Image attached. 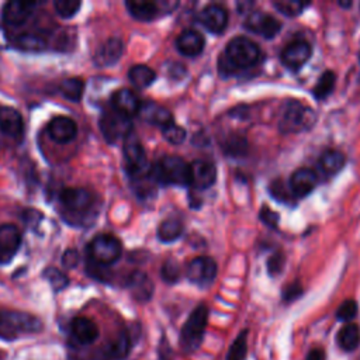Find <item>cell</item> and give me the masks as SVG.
Instances as JSON below:
<instances>
[{
	"label": "cell",
	"mask_w": 360,
	"mask_h": 360,
	"mask_svg": "<svg viewBox=\"0 0 360 360\" xmlns=\"http://www.w3.org/2000/svg\"><path fill=\"white\" fill-rule=\"evenodd\" d=\"M316 122L315 111L300 100H288L283 104L278 115V131L283 134H301Z\"/></svg>",
	"instance_id": "obj_2"
},
{
	"label": "cell",
	"mask_w": 360,
	"mask_h": 360,
	"mask_svg": "<svg viewBox=\"0 0 360 360\" xmlns=\"http://www.w3.org/2000/svg\"><path fill=\"white\" fill-rule=\"evenodd\" d=\"M32 1H8L3 7V20L8 25H22L34 13Z\"/></svg>",
	"instance_id": "obj_21"
},
{
	"label": "cell",
	"mask_w": 360,
	"mask_h": 360,
	"mask_svg": "<svg viewBox=\"0 0 360 360\" xmlns=\"http://www.w3.org/2000/svg\"><path fill=\"white\" fill-rule=\"evenodd\" d=\"M0 129L8 136H18L22 132V118L15 108L0 107Z\"/></svg>",
	"instance_id": "obj_27"
},
{
	"label": "cell",
	"mask_w": 360,
	"mask_h": 360,
	"mask_svg": "<svg viewBox=\"0 0 360 360\" xmlns=\"http://www.w3.org/2000/svg\"><path fill=\"white\" fill-rule=\"evenodd\" d=\"M139 117L152 125L165 128L166 125H169L170 122H173V115L170 114V111L167 108H165L163 105L153 103V101H148L143 103L139 108Z\"/></svg>",
	"instance_id": "obj_23"
},
{
	"label": "cell",
	"mask_w": 360,
	"mask_h": 360,
	"mask_svg": "<svg viewBox=\"0 0 360 360\" xmlns=\"http://www.w3.org/2000/svg\"><path fill=\"white\" fill-rule=\"evenodd\" d=\"M131 349V339L127 332H121L108 346L107 354L112 360H122L128 356Z\"/></svg>",
	"instance_id": "obj_33"
},
{
	"label": "cell",
	"mask_w": 360,
	"mask_h": 360,
	"mask_svg": "<svg viewBox=\"0 0 360 360\" xmlns=\"http://www.w3.org/2000/svg\"><path fill=\"white\" fill-rule=\"evenodd\" d=\"M124 51V44L120 38H108L105 42H103L94 55V62L98 66H111L121 58Z\"/></svg>",
	"instance_id": "obj_22"
},
{
	"label": "cell",
	"mask_w": 360,
	"mask_h": 360,
	"mask_svg": "<svg viewBox=\"0 0 360 360\" xmlns=\"http://www.w3.org/2000/svg\"><path fill=\"white\" fill-rule=\"evenodd\" d=\"M41 321L27 312L0 311V338L6 340L15 339L20 333H32L41 330Z\"/></svg>",
	"instance_id": "obj_5"
},
{
	"label": "cell",
	"mask_w": 360,
	"mask_h": 360,
	"mask_svg": "<svg viewBox=\"0 0 360 360\" xmlns=\"http://www.w3.org/2000/svg\"><path fill=\"white\" fill-rule=\"evenodd\" d=\"M338 345L345 352H353L360 343V328L357 323L347 322L343 325L336 336Z\"/></svg>",
	"instance_id": "obj_28"
},
{
	"label": "cell",
	"mask_w": 360,
	"mask_h": 360,
	"mask_svg": "<svg viewBox=\"0 0 360 360\" xmlns=\"http://www.w3.org/2000/svg\"><path fill=\"white\" fill-rule=\"evenodd\" d=\"M184 232V225L179 218L169 217L163 219L158 226V238L165 243L177 240Z\"/></svg>",
	"instance_id": "obj_29"
},
{
	"label": "cell",
	"mask_w": 360,
	"mask_h": 360,
	"mask_svg": "<svg viewBox=\"0 0 360 360\" xmlns=\"http://www.w3.org/2000/svg\"><path fill=\"white\" fill-rule=\"evenodd\" d=\"M356 315H357V302L354 300L343 301L336 311V318L342 322H350Z\"/></svg>",
	"instance_id": "obj_41"
},
{
	"label": "cell",
	"mask_w": 360,
	"mask_h": 360,
	"mask_svg": "<svg viewBox=\"0 0 360 360\" xmlns=\"http://www.w3.org/2000/svg\"><path fill=\"white\" fill-rule=\"evenodd\" d=\"M319 176L312 169H297L288 180V190L294 198H304L309 195L318 186Z\"/></svg>",
	"instance_id": "obj_12"
},
{
	"label": "cell",
	"mask_w": 360,
	"mask_h": 360,
	"mask_svg": "<svg viewBox=\"0 0 360 360\" xmlns=\"http://www.w3.org/2000/svg\"><path fill=\"white\" fill-rule=\"evenodd\" d=\"M122 152L125 158V167L132 179H139L149 174L150 165L148 163L145 149L134 131L124 138Z\"/></svg>",
	"instance_id": "obj_6"
},
{
	"label": "cell",
	"mask_w": 360,
	"mask_h": 360,
	"mask_svg": "<svg viewBox=\"0 0 360 360\" xmlns=\"http://www.w3.org/2000/svg\"><path fill=\"white\" fill-rule=\"evenodd\" d=\"M311 55H312V46L308 41L294 39L283 48L280 53V60L285 68L291 70H298L309 60Z\"/></svg>",
	"instance_id": "obj_11"
},
{
	"label": "cell",
	"mask_w": 360,
	"mask_h": 360,
	"mask_svg": "<svg viewBox=\"0 0 360 360\" xmlns=\"http://www.w3.org/2000/svg\"><path fill=\"white\" fill-rule=\"evenodd\" d=\"M77 262H79V256H77L76 250L70 249V250H66V252H65L63 259H62L63 266H66V267H75V266L77 264Z\"/></svg>",
	"instance_id": "obj_47"
},
{
	"label": "cell",
	"mask_w": 360,
	"mask_h": 360,
	"mask_svg": "<svg viewBox=\"0 0 360 360\" xmlns=\"http://www.w3.org/2000/svg\"><path fill=\"white\" fill-rule=\"evenodd\" d=\"M218 266L208 256H197L187 262L186 277L190 283L198 287H208L217 277Z\"/></svg>",
	"instance_id": "obj_9"
},
{
	"label": "cell",
	"mask_w": 360,
	"mask_h": 360,
	"mask_svg": "<svg viewBox=\"0 0 360 360\" xmlns=\"http://www.w3.org/2000/svg\"><path fill=\"white\" fill-rule=\"evenodd\" d=\"M100 131L108 143H115L118 139H124L129 132H132L131 118L112 108L107 110L100 117Z\"/></svg>",
	"instance_id": "obj_8"
},
{
	"label": "cell",
	"mask_w": 360,
	"mask_h": 360,
	"mask_svg": "<svg viewBox=\"0 0 360 360\" xmlns=\"http://www.w3.org/2000/svg\"><path fill=\"white\" fill-rule=\"evenodd\" d=\"M248 354V330H242L231 343L226 360H245Z\"/></svg>",
	"instance_id": "obj_34"
},
{
	"label": "cell",
	"mask_w": 360,
	"mask_h": 360,
	"mask_svg": "<svg viewBox=\"0 0 360 360\" xmlns=\"http://www.w3.org/2000/svg\"><path fill=\"white\" fill-rule=\"evenodd\" d=\"M339 6H342V7H350L352 6V3L349 1V3H343V1H339Z\"/></svg>",
	"instance_id": "obj_50"
},
{
	"label": "cell",
	"mask_w": 360,
	"mask_h": 360,
	"mask_svg": "<svg viewBox=\"0 0 360 360\" xmlns=\"http://www.w3.org/2000/svg\"><path fill=\"white\" fill-rule=\"evenodd\" d=\"M336 84V75L332 70H325L318 82L315 83V86L312 87V96L316 100H325L328 96H330L333 93Z\"/></svg>",
	"instance_id": "obj_31"
},
{
	"label": "cell",
	"mask_w": 360,
	"mask_h": 360,
	"mask_svg": "<svg viewBox=\"0 0 360 360\" xmlns=\"http://www.w3.org/2000/svg\"><path fill=\"white\" fill-rule=\"evenodd\" d=\"M17 44L20 45V48L25 49V51H39L45 46V42L41 37L38 35H21L17 41Z\"/></svg>",
	"instance_id": "obj_44"
},
{
	"label": "cell",
	"mask_w": 360,
	"mask_h": 360,
	"mask_svg": "<svg viewBox=\"0 0 360 360\" xmlns=\"http://www.w3.org/2000/svg\"><path fill=\"white\" fill-rule=\"evenodd\" d=\"M46 131L52 141L58 143H68L76 138L77 127L72 118L65 115H58L49 121Z\"/></svg>",
	"instance_id": "obj_19"
},
{
	"label": "cell",
	"mask_w": 360,
	"mask_h": 360,
	"mask_svg": "<svg viewBox=\"0 0 360 360\" xmlns=\"http://www.w3.org/2000/svg\"><path fill=\"white\" fill-rule=\"evenodd\" d=\"M21 243L20 229L13 224L0 225V263L8 262Z\"/></svg>",
	"instance_id": "obj_18"
},
{
	"label": "cell",
	"mask_w": 360,
	"mask_h": 360,
	"mask_svg": "<svg viewBox=\"0 0 360 360\" xmlns=\"http://www.w3.org/2000/svg\"><path fill=\"white\" fill-rule=\"evenodd\" d=\"M263 59L264 53L256 42L248 37H235L218 58V72L222 77L235 76L260 65Z\"/></svg>",
	"instance_id": "obj_1"
},
{
	"label": "cell",
	"mask_w": 360,
	"mask_h": 360,
	"mask_svg": "<svg viewBox=\"0 0 360 360\" xmlns=\"http://www.w3.org/2000/svg\"><path fill=\"white\" fill-rule=\"evenodd\" d=\"M128 77L135 87L143 89L155 82L156 72L146 65H134L128 72Z\"/></svg>",
	"instance_id": "obj_30"
},
{
	"label": "cell",
	"mask_w": 360,
	"mask_h": 360,
	"mask_svg": "<svg viewBox=\"0 0 360 360\" xmlns=\"http://www.w3.org/2000/svg\"><path fill=\"white\" fill-rule=\"evenodd\" d=\"M269 191H270V194H271L273 198H276V200H278V201H281V202H287V201L294 200V197L291 195L288 187H287L284 183H281L280 180H274V181L269 186Z\"/></svg>",
	"instance_id": "obj_43"
},
{
	"label": "cell",
	"mask_w": 360,
	"mask_h": 360,
	"mask_svg": "<svg viewBox=\"0 0 360 360\" xmlns=\"http://www.w3.org/2000/svg\"><path fill=\"white\" fill-rule=\"evenodd\" d=\"M301 294H302V287L298 281H295V283H291V284L284 287L283 300L287 301V302H291V301L297 300L298 297H301Z\"/></svg>",
	"instance_id": "obj_46"
},
{
	"label": "cell",
	"mask_w": 360,
	"mask_h": 360,
	"mask_svg": "<svg viewBox=\"0 0 360 360\" xmlns=\"http://www.w3.org/2000/svg\"><path fill=\"white\" fill-rule=\"evenodd\" d=\"M80 6H82V1H79V0H56L53 3L56 13L62 18L73 17L77 13V10L80 8Z\"/></svg>",
	"instance_id": "obj_39"
},
{
	"label": "cell",
	"mask_w": 360,
	"mask_h": 360,
	"mask_svg": "<svg viewBox=\"0 0 360 360\" xmlns=\"http://www.w3.org/2000/svg\"><path fill=\"white\" fill-rule=\"evenodd\" d=\"M322 359H323V353H322V350H319V349L311 350V352L308 353V356H307V360H322Z\"/></svg>",
	"instance_id": "obj_49"
},
{
	"label": "cell",
	"mask_w": 360,
	"mask_h": 360,
	"mask_svg": "<svg viewBox=\"0 0 360 360\" xmlns=\"http://www.w3.org/2000/svg\"><path fill=\"white\" fill-rule=\"evenodd\" d=\"M208 322V308L204 304L197 305L187 321L184 322L180 332V349L186 354L194 353L204 339L205 328Z\"/></svg>",
	"instance_id": "obj_4"
},
{
	"label": "cell",
	"mask_w": 360,
	"mask_h": 360,
	"mask_svg": "<svg viewBox=\"0 0 360 360\" xmlns=\"http://www.w3.org/2000/svg\"><path fill=\"white\" fill-rule=\"evenodd\" d=\"M59 201L72 212H83L91 207L93 195L86 188L68 187L60 191Z\"/></svg>",
	"instance_id": "obj_16"
},
{
	"label": "cell",
	"mask_w": 360,
	"mask_h": 360,
	"mask_svg": "<svg viewBox=\"0 0 360 360\" xmlns=\"http://www.w3.org/2000/svg\"><path fill=\"white\" fill-rule=\"evenodd\" d=\"M346 158L338 149H326L318 158V169L326 177L338 174L345 166Z\"/></svg>",
	"instance_id": "obj_25"
},
{
	"label": "cell",
	"mask_w": 360,
	"mask_h": 360,
	"mask_svg": "<svg viewBox=\"0 0 360 360\" xmlns=\"http://www.w3.org/2000/svg\"><path fill=\"white\" fill-rule=\"evenodd\" d=\"M160 276L162 278L169 283V284H173V283H177L180 276H181V270H180V266L176 260L173 259H167L163 264H162V269H160Z\"/></svg>",
	"instance_id": "obj_38"
},
{
	"label": "cell",
	"mask_w": 360,
	"mask_h": 360,
	"mask_svg": "<svg viewBox=\"0 0 360 360\" xmlns=\"http://www.w3.org/2000/svg\"><path fill=\"white\" fill-rule=\"evenodd\" d=\"M176 49L184 56H198L205 46V39L201 32L193 28H187L176 38Z\"/></svg>",
	"instance_id": "obj_17"
},
{
	"label": "cell",
	"mask_w": 360,
	"mask_h": 360,
	"mask_svg": "<svg viewBox=\"0 0 360 360\" xmlns=\"http://www.w3.org/2000/svg\"><path fill=\"white\" fill-rule=\"evenodd\" d=\"M129 14L138 21H152L163 11V7L174 8L177 3H155L146 0H131L125 1Z\"/></svg>",
	"instance_id": "obj_15"
},
{
	"label": "cell",
	"mask_w": 360,
	"mask_h": 360,
	"mask_svg": "<svg viewBox=\"0 0 360 360\" xmlns=\"http://www.w3.org/2000/svg\"><path fill=\"white\" fill-rule=\"evenodd\" d=\"M70 332L75 340L80 345H90L98 338L97 325L86 316L75 318L70 323Z\"/></svg>",
	"instance_id": "obj_24"
},
{
	"label": "cell",
	"mask_w": 360,
	"mask_h": 360,
	"mask_svg": "<svg viewBox=\"0 0 360 360\" xmlns=\"http://www.w3.org/2000/svg\"><path fill=\"white\" fill-rule=\"evenodd\" d=\"M245 28L253 34L267 39L276 37L281 30V22L271 14L264 11H250L243 22Z\"/></svg>",
	"instance_id": "obj_10"
},
{
	"label": "cell",
	"mask_w": 360,
	"mask_h": 360,
	"mask_svg": "<svg viewBox=\"0 0 360 360\" xmlns=\"http://www.w3.org/2000/svg\"><path fill=\"white\" fill-rule=\"evenodd\" d=\"M198 21L207 31L218 35L222 34L228 25V11L224 6L211 3L198 13Z\"/></svg>",
	"instance_id": "obj_13"
},
{
	"label": "cell",
	"mask_w": 360,
	"mask_h": 360,
	"mask_svg": "<svg viewBox=\"0 0 360 360\" xmlns=\"http://www.w3.org/2000/svg\"><path fill=\"white\" fill-rule=\"evenodd\" d=\"M162 134H163V138L173 143V145H180L186 141V136H187V132L183 127L177 125L174 121L170 122L169 125H166L165 128H162Z\"/></svg>",
	"instance_id": "obj_37"
},
{
	"label": "cell",
	"mask_w": 360,
	"mask_h": 360,
	"mask_svg": "<svg viewBox=\"0 0 360 360\" xmlns=\"http://www.w3.org/2000/svg\"><path fill=\"white\" fill-rule=\"evenodd\" d=\"M309 3L307 1H300V0H280V1H273V7L287 15V17H295V15H300L304 8L308 6Z\"/></svg>",
	"instance_id": "obj_35"
},
{
	"label": "cell",
	"mask_w": 360,
	"mask_h": 360,
	"mask_svg": "<svg viewBox=\"0 0 360 360\" xmlns=\"http://www.w3.org/2000/svg\"><path fill=\"white\" fill-rule=\"evenodd\" d=\"M224 152L231 156H240L248 149V142L242 135H231L222 143Z\"/></svg>",
	"instance_id": "obj_36"
},
{
	"label": "cell",
	"mask_w": 360,
	"mask_h": 360,
	"mask_svg": "<svg viewBox=\"0 0 360 360\" xmlns=\"http://www.w3.org/2000/svg\"><path fill=\"white\" fill-rule=\"evenodd\" d=\"M59 91L69 101L77 103L82 100V96L84 91V83L80 77H69L60 83Z\"/></svg>",
	"instance_id": "obj_32"
},
{
	"label": "cell",
	"mask_w": 360,
	"mask_h": 360,
	"mask_svg": "<svg viewBox=\"0 0 360 360\" xmlns=\"http://www.w3.org/2000/svg\"><path fill=\"white\" fill-rule=\"evenodd\" d=\"M150 177L158 184H174V186H190L191 169L190 163L179 156H165L159 162L150 165Z\"/></svg>",
	"instance_id": "obj_3"
},
{
	"label": "cell",
	"mask_w": 360,
	"mask_h": 360,
	"mask_svg": "<svg viewBox=\"0 0 360 360\" xmlns=\"http://www.w3.org/2000/svg\"><path fill=\"white\" fill-rule=\"evenodd\" d=\"M169 72H170V76L174 79H180L187 73L186 68L181 63H173L172 68H169Z\"/></svg>",
	"instance_id": "obj_48"
},
{
	"label": "cell",
	"mask_w": 360,
	"mask_h": 360,
	"mask_svg": "<svg viewBox=\"0 0 360 360\" xmlns=\"http://www.w3.org/2000/svg\"><path fill=\"white\" fill-rule=\"evenodd\" d=\"M259 218H260V221H262L263 224H266V225L270 226V228H277L278 221H280V215H278L276 211H273L271 208H269L267 205H263V207L260 208Z\"/></svg>",
	"instance_id": "obj_45"
},
{
	"label": "cell",
	"mask_w": 360,
	"mask_h": 360,
	"mask_svg": "<svg viewBox=\"0 0 360 360\" xmlns=\"http://www.w3.org/2000/svg\"><path fill=\"white\" fill-rule=\"evenodd\" d=\"M128 288L132 297L141 302L149 301L153 294V283L142 271H134L128 278Z\"/></svg>",
	"instance_id": "obj_26"
},
{
	"label": "cell",
	"mask_w": 360,
	"mask_h": 360,
	"mask_svg": "<svg viewBox=\"0 0 360 360\" xmlns=\"http://www.w3.org/2000/svg\"><path fill=\"white\" fill-rule=\"evenodd\" d=\"M44 277L51 283V285L53 287V290L59 291L62 288H65L69 283L68 277L58 269H53V267H48L45 271H44Z\"/></svg>",
	"instance_id": "obj_40"
},
{
	"label": "cell",
	"mask_w": 360,
	"mask_h": 360,
	"mask_svg": "<svg viewBox=\"0 0 360 360\" xmlns=\"http://www.w3.org/2000/svg\"><path fill=\"white\" fill-rule=\"evenodd\" d=\"M191 169V183L193 188L197 191L210 188L217 180V167L211 160L197 159L190 163Z\"/></svg>",
	"instance_id": "obj_14"
},
{
	"label": "cell",
	"mask_w": 360,
	"mask_h": 360,
	"mask_svg": "<svg viewBox=\"0 0 360 360\" xmlns=\"http://www.w3.org/2000/svg\"><path fill=\"white\" fill-rule=\"evenodd\" d=\"M284 264H285V256H284V253H283V252H274V253L267 259V263H266L269 276H271V277L278 276V274L283 271Z\"/></svg>",
	"instance_id": "obj_42"
},
{
	"label": "cell",
	"mask_w": 360,
	"mask_h": 360,
	"mask_svg": "<svg viewBox=\"0 0 360 360\" xmlns=\"http://www.w3.org/2000/svg\"><path fill=\"white\" fill-rule=\"evenodd\" d=\"M111 105L112 110L117 112L131 118L139 112L142 103L139 101L138 96L129 89H120L111 96Z\"/></svg>",
	"instance_id": "obj_20"
},
{
	"label": "cell",
	"mask_w": 360,
	"mask_h": 360,
	"mask_svg": "<svg viewBox=\"0 0 360 360\" xmlns=\"http://www.w3.org/2000/svg\"><path fill=\"white\" fill-rule=\"evenodd\" d=\"M87 250L97 266H110L121 257L122 245L115 236L103 233L93 238Z\"/></svg>",
	"instance_id": "obj_7"
}]
</instances>
